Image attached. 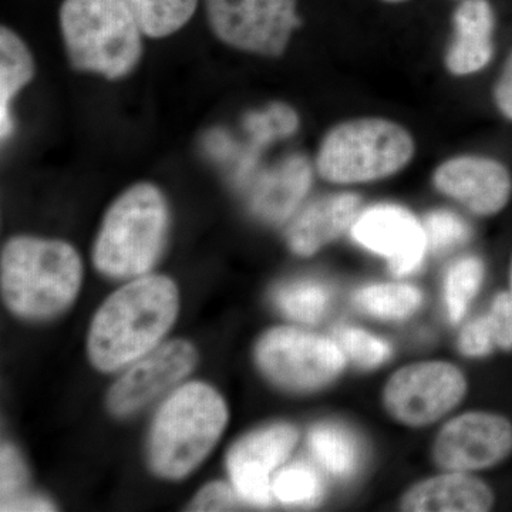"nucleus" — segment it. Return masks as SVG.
<instances>
[{
  "instance_id": "nucleus-29",
  "label": "nucleus",
  "mask_w": 512,
  "mask_h": 512,
  "mask_svg": "<svg viewBox=\"0 0 512 512\" xmlns=\"http://www.w3.org/2000/svg\"><path fill=\"white\" fill-rule=\"evenodd\" d=\"M458 348L461 353L470 357L487 356L497 348L490 315L481 316L474 322L468 323L458 339Z\"/></svg>"
},
{
  "instance_id": "nucleus-27",
  "label": "nucleus",
  "mask_w": 512,
  "mask_h": 512,
  "mask_svg": "<svg viewBox=\"0 0 512 512\" xmlns=\"http://www.w3.org/2000/svg\"><path fill=\"white\" fill-rule=\"evenodd\" d=\"M336 338L343 352L366 369L382 365L392 355L389 343L360 329L340 328L336 330Z\"/></svg>"
},
{
  "instance_id": "nucleus-33",
  "label": "nucleus",
  "mask_w": 512,
  "mask_h": 512,
  "mask_svg": "<svg viewBox=\"0 0 512 512\" xmlns=\"http://www.w3.org/2000/svg\"><path fill=\"white\" fill-rule=\"evenodd\" d=\"M494 103L501 116L512 121V52L505 60L503 72L495 83Z\"/></svg>"
},
{
  "instance_id": "nucleus-21",
  "label": "nucleus",
  "mask_w": 512,
  "mask_h": 512,
  "mask_svg": "<svg viewBox=\"0 0 512 512\" xmlns=\"http://www.w3.org/2000/svg\"><path fill=\"white\" fill-rule=\"evenodd\" d=\"M313 456L329 473L348 477L359 464V447L352 434L333 424H320L309 434Z\"/></svg>"
},
{
  "instance_id": "nucleus-19",
  "label": "nucleus",
  "mask_w": 512,
  "mask_h": 512,
  "mask_svg": "<svg viewBox=\"0 0 512 512\" xmlns=\"http://www.w3.org/2000/svg\"><path fill=\"white\" fill-rule=\"evenodd\" d=\"M35 63L28 47L16 33L3 26L0 29V131L2 140L13 131L12 100L22 87L32 80Z\"/></svg>"
},
{
  "instance_id": "nucleus-34",
  "label": "nucleus",
  "mask_w": 512,
  "mask_h": 512,
  "mask_svg": "<svg viewBox=\"0 0 512 512\" xmlns=\"http://www.w3.org/2000/svg\"><path fill=\"white\" fill-rule=\"evenodd\" d=\"M52 504L36 497H18L2 504V511H50Z\"/></svg>"
},
{
  "instance_id": "nucleus-9",
  "label": "nucleus",
  "mask_w": 512,
  "mask_h": 512,
  "mask_svg": "<svg viewBox=\"0 0 512 512\" xmlns=\"http://www.w3.org/2000/svg\"><path fill=\"white\" fill-rule=\"evenodd\" d=\"M467 383L456 366L426 362L407 366L384 387L387 412L407 426L434 423L451 412L466 394Z\"/></svg>"
},
{
  "instance_id": "nucleus-6",
  "label": "nucleus",
  "mask_w": 512,
  "mask_h": 512,
  "mask_svg": "<svg viewBox=\"0 0 512 512\" xmlns=\"http://www.w3.org/2000/svg\"><path fill=\"white\" fill-rule=\"evenodd\" d=\"M413 154L414 141L406 128L389 120L359 119L329 131L316 167L330 183H369L396 174Z\"/></svg>"
},
{
  "instance_id": "nucleus-22",
  "label": "nucleus",
  "mask_w": 512,
  "mask_h": 512,
  "mask_svg": "<svg viewBox=\"0 0 512 512\" xmlns=\"http://www.w3.org/2000/svg\"><path fill=\"white\" fill-rule=\"evenodd\" d=\"M423 296L409 285L366 286L356 292L355 303L362 311L383 319H404L419 309Z\"/></svg>"
},
{
  "instance_id": "nucleus-18",
  "label": "nucleus",
  "mask_w": 512,
  "mask_h": 512,
  "mask_svg": "<svg viewBox=\"0 0 512 512\" xmlns=\"http://www.w3.org/2000/svg\"><path fill=\"white\" fill-rule=\"evenodd\" d=\"M494 505V493L478 478L446 474L414 485L402 510L414 512H483Z\"/></svg>"
},
{
  "instance_id": "nucleus-13",
  "label": "nucleus",
  "mask_w": 512,
  "mask_h": 512,
  "mask_svg": "<svg viewBox=\"0 0 512 512\" xmlns=\"http://www.w3.org/2000/svg\"><path fill=\"white\" fill-rule=\"evenodd\" d=\"M352 235L369 251L386 256L397 276L416 271L429 247L423 225L396 205H377L362 212L353 222Z\"/></svg>"
},
{
  "instance_id": "nucleus-28",
  "label": "nucleus",
  "mask_w": 512,
  "mask_h": 512,
  "mask_svg": "<svg viewBox=\"0 0 512 512\" xmlns=\"http://www.w3.org/2000/svg\"><path fill=\"white\" fill-rule=\"evenodd\" d=\"M423 227L426 231L427 245L433 252H444L457 247L470 237V228L466 222L453 212H430Z\"/></svg>"
},
{
  "instance_id": "nucleus-36",
  "label": "nucleus",
  "mask_w": 512,
  "mask_h": 512,
  "mask_svg": "<svg viewBox=\"0 0 512 512\" xmlns=\"http://www.w3.org/2000/svg\"><path fill=\"white\" fill-rule=\"evenodd\" d=\"M510 284H511V292H510V295H511V299H512V262H511V272H510Z\"/></svg>"
},
{
  "instance_id": "nucleus-1",
  "label": "nucleus",
  "mask_w": 512,
  "mask_h": 512,
  "mask_svg": "<svg viewBox=\"0 0 512 512\" xmlns=\"http://www.w3.org/2000/svg\"><path fill=\"white\" fill-rule=\"evenodd\" d=\"M177 286L167 276H140L113 293L94 316L87 340L90 360L114 372L157 348L178 313Z\"/></svg>"
},
{
  "instance_id": "nucleus-24",
  "label": "nucleus",
  "mask_w": 512,
  "mask_h": 512,
  "mask_svg": "<svg viewBox=\"0 0 512 512\" xmlns=\"http://www.w3.org/2000/svg\"><path fill=\"white\" fill-rule=\"evenodd\" d=\"M484 278V265L476 256H467L451 266L446 279V302L451 322L463 319L471 299Z\"/></svg>"
},
{
  "instance_id": "nucleus-8",
  "label": "nucleus",
  "mask_w": 512,
  "mask_h": 512,
  "mask_svg": "<svg viewBox=\"0 0 512 512\" xmlns=\"http://www.w3.org/2000/svg\"><path fill=\"white\" fill-rule=\"evenodd\" d=\"M298 0H205L212 32L227 45L281 56L299 25Z\"/></svg>"
},
{
  "instance_id": "nucleus-10",
  "label": "nucleus",
  "mask_w": 512,
  "mask_h": 512,
  "mask_svg": "<svg viewBox=\"0 0 512 512\" xmlns=\"http://www.w3.org/2000/svg\"><path fill=\"white\" fill-rule=\"evenodd\" d=\"M512 453V424L491 413H467L446 424L434 444V458L444 470H483Z\"/></svg>"
},
{
  "instance_id": "nucleus-4",
  "label": "nucleus",
  "mask_w": 512,
  "mask_h": 512,
  "mask_svg": "<svg viewBox=\"0 0 512 512\" xmlns=\"http://www.w3.org/2000/svg\"><path fill=\"white\" fill-rule=\"evenodd\" d=\"M60 28L74 69L116 80L136 69L143 30L124 0H64Z\"/></svg>"
},
{
  "instance_id": "nucleus-32",
  "label": "nucleus",
  "mask_w": 512,
  "mask_h": 512,
  "mask_svg": "<svg viewBox=\"0 0 512 512\" xmlns=\"http://www.w3.org/2000/svg\"><path fill=\"white\" fill-rule=\"evenodd\" d=\"M234 490L227 484L214 483L202 488L200 494L192 503V510L195 511H222L231 510L237 504Z\"/></svg>"
},
{
  "instance_id": "nucleus-30",
  "label": "nucleus",
  "mask_w": 512,
  "mask_h": 512,
  "mask_svg": "<svg viewBox=\"0 0 512 512\" xmlns=\"http://www.w3.org/2000/svg\"><path fill=\"white\" fill-rule=\"evenodd\" d=\"M0 490H2V504L20 497V491L28 481L25 464L18 451L10 444H3L0 454Z\"/></svg>"
},
{
  "instance_id": "nucleus-12",
  "label": "nucleus",
  "mask_w": 512,
  "mask_h": 512,
  "mask_svg": "<svg viewBox=\"0 0 512 512\" xmlns=\"http://www.w3.org/2000/svg\"><path fill=\"white\" fill-rule=\"evenodd\" d=\"M298 441V431L289 424H276L254 431L238 441L228 454L227 466L235 491L254 505H269L272 484L269 477L289 457Z\"/></svg>"
},
{
  "instance_id": "nucleus-20",
  "label": "nucleus",
  "mask_w": 512,
  "mask_h": 512,
  "mask_svg": "<svg viewBox=\"0 0 512 512\" xmlns=\"http://www.w3.org/2000/svg\"><path fill=\"white\" fill-rule=\"evenodd\" d=\"M124 3L144 35L160 39L173 35L190 22L198 0H124Z\"/></svg>"
},
{
  "instance_id": "nucleus-31",
  "label": "nucleus",
  "mask_w": 512,
  "mask_h": 512,
  "mask_svg": "<svg viewBox=\"0 0 512 512\" xmlns=\"http://www.w3.org/2000/svg\"><path fill=\"white\" fill-rule=\"evenodd\" d=\"M488 315L493 322L497 348L512 349V299L510 293H500L494 299Z\"/></svg>"
},
{
  "instance_id": "nucleus-15",
  "label": "nucleus",
  "mask_w": 512,
  "mask_h": 512,
  "mask_svg": "<svg viewBox=\"0 0 512 512\" xmlns=\"http://www.w3.org/2000/svg\"><path fill=\"white\" fill-rule=\"evenodd\" d=\"M454 40L446 56L456 76L483 70L494 56L495 13L490 0H463L454 12Z\"/></svg>"
},
{
  "instance_id": "nucleus-25",
  "label": "nucleus",
  "mask_w": 512,
  "mask_h": 512,
  "mask_svg": "<svg viewBox=\"0 0 512 512\" xmlns=\"http://www.w3.org/2000/svg\"><path fill=\"white\" fill-rule=\"evenodd\" d=\"M245 130L251 134L252 157L256 151L272 141L292 136L299 127V117L288 104L274 103L264 111L249 113L244 120Z\"/></svg>"
},
{
  "instance_id": "nucleus-3",
  "label": "nucleus",
  "mask_w": 512,
  "mask_h": 512,
  "mask_svg": "<svg viewBox=\"0 0 512 512\" xmlns=\"http://www.w3.org/2000/svg\"><path fill=\"white\" fill-rule=\"evenodd\" d=\"M228 409L217 390L190 383L168 397L150 436V464L158 476L178 480L192 473L220 440Z\"/></svg>"
},
{
  "instance_id": "nucleus-11",
  "label": "nucleus",
  "mask_w": 512,
  "mask_h": 512,
  "mask_svg": "<svg viewBox=\"0 0 512 512\" xmlns=\"http://www.w3.org/2000/svg\"><path fill=\"white\" fill-rule=\"evenodd\" d=\"M197 350L187 340H173L134 362L109 393L110 412L124 417L136 413L175 386L197 365Z\"/></svg>"
},
{
  "instance_id": "nucleus-7",
  "label": "nucleus",
  "mask_w": 512,
  "mask_h": 512,
  "mask_svg": "<svg viewBox=\"0 0 512 512\" xmlns=\"http://www.w3.org/2000/svg\"><path fill=\"white\" fill-rule=\"evenodd\" d=\"M256 362L271 382L311 392L325 387L343 372L346 356L339 343L293 328H276L256 346Z\"/></svg>"
},
{
  "instance_id": "nucleus-23",
  "label": "nucleus",
  "mask_w": 512,
  "mask_h": 512,
  "mask_svg": "<svg viewBox=\"0 0 512 512\" xmlns=\"http://www.w3.org/2000/svg\"><path fill=\"white\" fill-rule=\"evenodd\" d=\"M275 302L288 318L296 322L316 323L328 311L330 292L319 282H293L275 292Z\"/></svg>"
},
{
  "instance_id": "nucleus-5",
  "label": "nucleus",
  "mask_w": 512,
  "mask_h": 512,
  "mask_svg": "<svg viewBox=\"0 0 512 512\" xmlns=\"http://www.w3.org/2000/svg\"><path fill=\"white\" fill-rule=\"evenodd\" d=\"M167 227V202L156 185L128 188L104 217L94 245V265L111 278L147 274L163 251Z\"/></svg>"
},
{
  "instance_id": "nucleus-14",
  "label": "nucleus",
  "mask_w": 512,
  "mask_h": 512,
  "mask_svg": "<svg viewBox=\"0 0 512 512\" xmlns=\"http://www.w3.org/2000/svg\"><path fill=\"white\" fill-rule=\"evenodd\" d=\"M437 190L477 215L498 214L512 195L508 168L493 158L464 156L441 164L434 173Z\"/></svg>"
},
{
  "instance_id": "nucleus-17",
  "label": "nucleus",
  "mask_w": 512,
  "mask_h": 512,
  "mask_svg": "<svg viewBox=\"0 0 512 512\" xmlns=\"http://www.w3.org/2000/svg\"><path fill=\"white\" fill-rule=\"evenodd\" d=\"M359 204V197L349 192L313 202L289 227V248L301 256L316 254L320 248L352 227Z\"/></svg>"
},
{
  "instance_id": "nucleus-16",
  "label": "nucleus",
  "mask_w": 512,
  "mask_h": 512,
  "mask_svg": "<svg viewBox=\"0 0 512 512\" xmlns=\"http://www.w3.org/2000/svg\"><path fill=\"white\" fill-rule=\"evenodd\" d=\"M312 170L301 156L289 157L262 174L249 191V207L261 220L284 222L301 204L311 187Z\"/></svg>"
},
{
  "instance_id": "nucleus-26",
  "label": "nucleus",
  "mask_w": 512,
  "mask_h": 512,
  "mask_svg": "<svg viewBox=\"0 0 512 512\" xmlns=\"http://www.w3.org/2000/svg\"><path fill=\"white\" fill-rule=\"evenodd\" d=\"M272 491L284 504H312L322 495V483L311 467L298 464L285 468L275 477Z\"/></svg>"
},
{
  "instance_id": "nucleus-35",
  "label": "nucleus",
  "mask_w": 512,
  "mask_h": 512,
  "mask_svg": "<svg viewBox=\"0 0 512 512\" xmlns=\"http://www.w3.org/2000/svg\"><path fill=\"white\" fill-rule=\"evenodd\" d=\"M383 2H387V3H402V2H406V0H383Z\"/></svg>"
},
{
  "instance_id": "nucleus-2",
  "label": "nucleus",
  "mask_w": 512,
  "mask_h": 512,
  "mask_svg": "<svg viewBox=\"0 0 512 512\" xmlns=\"http://www.w3.org/2000/svg\"><path fill=\"white\" fill-rule=\"evenodd\" d=\"M2 295L10 311L28 319L64 311L82 285V259L55 239L16 237L2 251Z\"/></svg>"
}]
</instances>
